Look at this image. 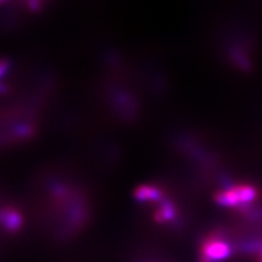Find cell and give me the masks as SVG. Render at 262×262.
<instances>
[{"label": "cell", "instance_id": "6da1fadb", "mask_svg": "<svg viewBox=\"0 0 262 262\" xmlns=\"http://www.w3.org/2000/svg\"><path fill=\"white\" fill-rule=\"evenodd\" d=\"M257 190L251 185L241 184L235 186H228L227 188L218 192L215 201L222 207L245 209L249 207V203L256 199Z\"/></svg>", "mask_w": 262, "mask_h": 262}, {"label": "cell", "instance_id": "7a4b0ae2", "mask_svg": "<svg viewBox=\"0 0 262 262\" xmlns=\"http://www.w3.org/2000/svg\"><path fill=\"white\" fill-rule=\"evenodd\" d=\"M202 258L209 262H219L228 259L233 252L231 245L219 236H211L202 245Z\"/></svg>", "mask_w": 262, "mask_h": 262}, {"label": "cell", "instance_id": "3957f363", "mask_svg": "<svg viewBox=\"0 0 262 262\" xmlns=\"http://www.w3.org/2000/svg\"><path fill=\"white\" fill-rule=\"evenodd\" d=\"M0 223L3 224L7 230L13 233V231H17L21 227L22 218L18 212L9 210V211H4L0 213Z\"/></svg>", "mask_w": 262, "mask_h": 262}, {"label": "cell", "instance_id": "277c9868", "mask_svg": "<svg viewBox=\"0 0 262 262\" xmlns=\"http://www.w3.org/2000/svg\"><path fill=\"white\" fill-rule=\"evenodd\" d=\"M134 197L139 201H160L162 199V192L155 187L142 186L134 192Z\"/></svg>", "mask_w": 262, "mask_h": 262}, {"label": "cell", "instance_id": "5b68a950", "mask_svg": "<svg viewBox=\"0 0 262 262\" xmlns=\"http://www.w3.org/2000/svg\"><path fill=\"white\" fill-rule=\"evenodd\" d=\"M176 210L175 206L169 201H163L159 211L155 214V219L159 222H165L175 219Z\"/></svg>", "mask_w": 262, "mask_h": 262}, {"label": "cell", "instance_id": "8992f818", "mask_svg": "<svg viewBox=\"0 0 262 262\" xmlns=\"http://www.w3.org/2000/svg\"><path fill=\"white\" fill-rule=\"evenodd\" d=\"M9 69V62L8 61H0V78H3L6 72Z\"/></svg>", "mask_w": 262, "mask_h": 262}, {"label": "cell", "instance_id": "52a82bcc", "mask_svg": "<svg viewBox=\"0 0 262 262\" xmlns=\"http://www.w3.org/2000/svg\"><path fill=\"white\" fill-rule=\"evenodd\" d=\"M6 91H7V88H6V85H4V84L0 83V93H5Z\"/></svg>", "mask_w": 262, "mask_h": 262}, {"label": "cell", "instance_id": "ba28073f", "mask_svg": "<svg viewBox=\"0 0 262 262\" xmlns=\"http://www.w3.org/2000/svg\"><path fill=\"white\" fill-rule=\"evenodd\" d=\"M260 262H262V261H260Z\"/></svg>", "mask_w": 262, "mask_h": 262}]
</instances>
